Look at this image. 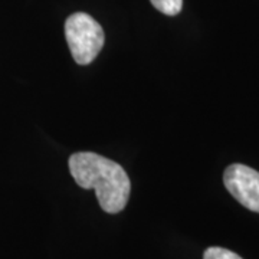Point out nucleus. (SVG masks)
<instances>
[{"label":"nucleus","mask_w":259,"mask_h":259,"mask_svg":"<svg viewBox=\"0 0 259 259\" xmlns=\"http://www.w3.org/2000/svg\"><path fill=\"white\" fill-rule=\"evenodd\" d=\"M69 171L82 189H94L104 212L120 213L128 202L131 182L125 170L97 153H75L69 157Z\"/></svg>","instance_id":"nucleus-1"},{"label":"nucleus","mask_w":259,"mask_h":259,"mask_svg":"<svg viewBox=\"0 0 259 259\" xmlns=\"http://www.w3.org/2000/svg\"><path fill=\"white\" fill-rule=\"evenodd\" d=\"M65 37L71 55L78 65H88L104 47L101 25L87 13H74L65 22Z\"/></svg>","instance_id":"nucleus-2"},{"label":"nucleus","mask_w":259,"mask_h":259,"mask_svg":"<svg viewBox=\"0 0 259 259\" xmlns=\"http://www.w3.org/2000/svg\"><path fill=\"white\" fill-rule=\"evenodd\" d=\"M151 5L167 16H176L182 12L183 0H150Z\"/></svg>","instance_id":"nucleus-4"},{"label":"nucleus","mask_w":259,"mask_h":259,"mask_svg":"<svg viewBox=\"0 0 259 259\" xmlns=\"http://www.w3.org/2000/svg\"><path fill=\"white\" fill-rule=\"evenodd\" d=\"M223 183L242 206L259 213V171L245 164H231L223 173Z\"/></svg>","instance_id":"nucleus-3"},{"label":"nucleus","mask_w":259,"mask_h":259,"mask_svg":"<svg viewBox=\"0 0 259 259\" xmlns=\"http://www.w3.org/2000/svg\"><path fill=\"white\" fill-rule=\"evenodd\" d=\"M203 259H242L238 253L221 246H212L204 250Z\"/></svg>","instance_id":"nucleus-5"}]
</instances>
